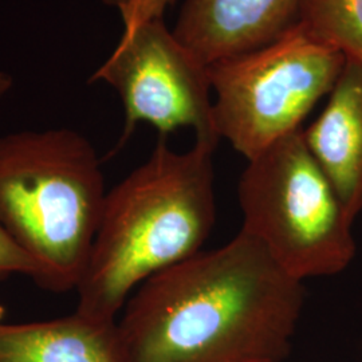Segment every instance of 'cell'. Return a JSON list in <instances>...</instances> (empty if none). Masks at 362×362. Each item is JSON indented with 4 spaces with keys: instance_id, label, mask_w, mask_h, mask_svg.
Instances as JSON below:
<instances>
[{
    "instance_id": "1",
    "label": "cell",
    "mask_w": 362,
    "mask_h": 362,
    "mask_svg": "<svg viewBox=\"0 0 362 362\" xmlns=\"http://www.w3.org/2000/svg\"><path fill=\"white\" fill-rule=\"evenodd\" d=\"M303 305V282L240 230L144 281L117 325L128 362H285Z\"/></svg>"
},
{
    "instance_id": "2",
    "label": "cell",
    "mask_w": 362,
    "mask_h": 362,
    "mask_svg": "<svg viewBox=\"0 0 362 362\" xmlns=\"http://www.w3.org/2000/svg\"><path fill=\"white\" fill-rule=\"evenodd\" d=\"M216 146L196 140L189 151L175 152L160 136L148 160L106 194L76 288L77 313L117 321L144 281L203 250L216 220Z\"/></svg>"
},
{
    "instance_id": "3",
    "label": "cell",
    "mask_w": 362,
    "mask_h": 362,
    "mask_svg": "<svg viewBox=\"0 0 362 362\" xmlns=\"http://www.w3.org/2000/svg\"><path fill=\"white\" fill-rule=\"evenodd\" d=\"M106 194L97 152L76 130L0 136V224L34 262L42 288H77Z\"/></svg>"
},
{
    "instance_id": "4",
    "label": "cell",
    "mask_w": 362,
    "mask_h": 362,
    "mask_svg": "<svg viewBox=\"0 0 362 362\" xmlns=\"http://www.w3.org/2000/svg\"><path fill=\"white\" fill-rule=\"evenodd\" d=\"M238 184L242 231L298 281L334 275L356 255L353 223L298 129L251 160Z\"/></svg>"
},
{
    "instance_id": "5",
    "label": "cell",
    "mask_w": 362,
    "mask_h": 362,
    "mask_svg": "<svg viewBox=\"0 0 362 362\" xmlns=\"http://www.w3.org/2000/svg\"><path fill=\"white\" fill-rule=\"evenodd\" d=\"M345 62L298 23L270 45L208 65L219 139L251 160L302 129L313 107L333 90Z\"/></svg>"
},
{
    "instance_id": "6",
    "label": "cell",
    "mask_w": 362,
    "mask_h": 362,
    "mask_svg": "<svg viewBox=\"0 0 362 362\" xmlns=\"http://www.w3.org/2000/svg\"><path fill=\"white\" fill-rule=\"evenodd\" d=\"M98 81L110 85L124 104L125 125L116 151L140 122L155 127L161 137L191 128L196 140L219 143L208 66L175 37L164 18L124 30L91 76L90 82Z\"/></svg>"
},
{
    "instance_id": "7",
    "label": "cell",
    "mask_w": 362,
    "mask_h": 362,
    "mask_svg": "<svg viewBox=\"0 0 362 362\" xmlns=\"http://www.w3.org/2000/svg\"><path fill=\"white\" fill-rule=\"evenodd\" d=\"M299 8L300 0H185L172 31L208 66L284 37Z\"/></svg>"
},
{
    "instance_id": "8",
    "label": "cell",
    "mask_w": 362,
    "mask_h": 362,
    "mask_svg": "<svg viewBox=\"0 0 362 362\" xmlns=\"http://www.w3.org/2000/svg\"><path fill=\"white\" fill-rule=\"evenodd\" d=\"M305 141L353 223L362 212V64L346 61Z\"/></svg>"
},
{
    "instance_id": "9",
    "label": "cell",
    "mask_w": 362,
    "mask_h": 362,
    "mask_svg": "<svg viewBox=\"0 0 362 362\" xmlns=\"http://www.w3.org/2000/svg\"><path fill=\"white\" fill-rule=\"evenodd\" d=\"M0 362H128L117 321L73 314L27 324L0 322Z\"/></svg>"
},
{
    "instance_id": "10",
    "label": "cell",
    "mask_w": 362,
    "mask_h": 362,
    "mask_svg": "<svg viewBox=\"0 0 362 362\" xmlns=\"http://www.w3.org/2000/svg\"><path fill=\"white\" fill-rule=\"evenodd\" d=\"M298 23L346 61L362 64V0H300Z\"/></svg>"
},
{
    "instance_id": "11",
    "label": "cell",
    "mask_w": 362,
    "mask_h": 362,
    "mask_svg": "<svg viewBox=\"0 0 362 362\" xmlns=\"http://www.w3.org/2000/svg\"><path fill=\"white\" fill-rule=\"evenodd\" d=\"M106 6L119 13L124 30L139 26L144 22L161 19L169 6L176 0H103Z\"/></svg>"
},
{
    "instance_id": "12",
    "label": "cell",
    "mask_w": 362,
    "mask_h": 362,
    "mask_svg": "<svg viewBox=\"0 0 362 362\" xmlns=\"http://www.w3.org/2000/svg\"><path fill=\"white\" fill-rule=\"evenodd\" d=\"M13 274L27 275L34 281L37 276V267L0 224V281Z\"/></svg>"
},
{
    "instance_id": "13",
    "label": "cell",
    "mask_w": 362,
    "mask_h": 362,
    "mask_svg": "<svg viewBox=\"0 0 362 362\" xmlns=\"http://www.w3.org/2000/svg\"><path fill=\"white\" fill-rule=\"evenodd\" d=\"M13 81L10 73L0 70V100L11 90L13 88Z\"/></svg>"
},
{
    "instance_id": "14",
    "label": "cell",
    "mask_w": 362,
    "mask_h": 362,
    "mask_svg": "<svg viewBox=\"0 0 362 362\" xmlns=\"http://www.w3.org/2000/svg\"><path fill=\"white\" fill-rule=\"evenodd\" d=\"M4 313H6V311H4V308L0 305V322H1L3 317H4Z\"/></svg>"
}]
</instances>
